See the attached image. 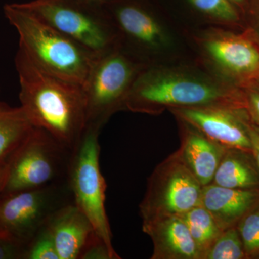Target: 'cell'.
Wrapping results in <instances>:
<instances>
[{"label":"cell","instance_id":"obj_6","mask_svg":"<svg viewBox=\"0 0 259 259\" xmlns=\"http://www.w3.org/2000/svg\"><path fill=\"white\" fill-rule=\"evenodd\" d=\"M228 101L227 94L212 83L180 75L148 71L138 75L126 107L133 111L151 112L161 106L229 107Z\"/></svg>","mask_w":259,"mask_h":259},{"label":"cell","instance_id":"obj_27","mask_svg":"<svg viewBox=\"0 0 259 259\" xmlns=\"http://www.w3.org/2000/svg\"><path fill=\"white\" fill-rule=\"evenodd\" d=\"M10 159L8 161L0 163V196L3 194L7 179H8V172H9Z\"/></svg>","mask_w":259,"mask_h":259},{"label":"cell","instance_id":"obj_1","mask_svg":"<svg viewBox=\"0 0 259 259\" xmlns=\"http://www.w3.org/2000/svg\"><path fill=\"white\" fill-rule=\"evenodd\" d=\"M15 61L20 107L32 125L73 151L87 125L83 87L41 69L20 49Z\"/></svg>","mask_w":259,"mask_h":259},{"label":"cell","instance_id":"obj_20","mask_svg":"<svg viewBox=\"0 0 259 259\" xmlns=\"http://www.w3.org/2000/svg\"><path fill=\"white\" fill-rule=\"evenodd\" d=\"M246 258L238 228H228L221 233L203 259H242Z\"/></svg>","mask_w":259,"mask_h":259},{"label":"cell","instance_id":"obj_13","mask_svg":"<svg viewBox=\"0 0 259 259\" xmlns=\"http://www.w3.org/2000/svg\"><path fill=\"white\" fill-rule=\"evenodd\" d=\"M47 227L60 259H79L88 238L95 232L90 220L74 203L54 213Z\"/></svg>","mask_w":259,"mask_h":259},{"label":"cell","instance_id":"obj_28","mask_svg":"<svg viewBox=\"0 0 259 259\" xmlns=\"http://www.w3.org/2000/svg\"><path fill=\"white\" fill-rule=\"evenodd\" d=\"M249 107L252 113L259 122V93H252L249 97Z\"/></svg>","mask_w":259,"mask_h":259},{"label":"cell","instance_id":"obj_19","mask_svg":"<svg viewBox=\"0 0 259 259\" xmlns=\"http://www.w3.org/2000/svg\"><path fill=\"white\" fill-rule=\"evenodd\" d=\"M181 217L187 225L203 259L206 252L221 236L223 230L212 214L201 204L191 209Z\"/></svg>","mask_w":259,"mask_h":259},{"label":"cell","instance_id":"obj_29","mask_svg":"<svg viewBox=\"0 0 259 259\" xmlns=\"http://www.w3.org/2000/svg\"><path fill=\"white\" fill-rule=\"evenodd\" d=\"M81 3H88V4L95 5H104L110 3L112 0H77Z\"/></svg>","mask_w":259,"mask_h":259},{"label":"cell","instance_id":"obj_4","mask_svg":"<svg viewBox=\"0 0 259 259\" xmlns=\"http://www.w3.org/2000/svg\"><path fill=\"white\" fill-rule=\"evenodd\" d=\"M72 150L44 129L34 127L10 158L3 194L40 188L68 180Z\"/></svg>","mask_w":259,"mask_h":259},{"label":"cell","instance_id":"obj_25","mask_svg":"<svg viewBox=\"0 0 259 259\" xmlns=\"http://www.w3.org/2000/svg\"><path fill=\"white\" fill-rule=\"evenodd\" d=\"M27 245L0 235V259H25Z\"/></svg>","mask_w":259,"mask_h":259},{"label":"cell","instance_id":"obj_3","mask_svg":"<svg viewBox=\"0 0 259 259\" xmlns=\"http://www.w3.org/2000/svg\"><path fill=\"white\" fill-rule=\"evenodd\" d=\"M22 5L95 57L118 46L117 30L102 5L77 0H32Z\"/></svg>","mask_w":259,"mask_h":259},{"label":"cell","instance_id":"obj_7","mask_svg":"<svg viewBox=\"0 0 259 259\" xmlns=\"http://www.w3.org/2000/svg\"><path fill=\"white\" fill-rule=\"evenodd\" d=\"M74 203L68 180L40 188L2 194L0 235L28 245L54 213Z\"/></svg>","mask_w":259,"mask_h":259},{"label":"cell","instance_id":"obj_22","mask_svg":"<svg viewBox=\"0 0 259 259\" xmlns=\"http://www.w3.org/2000/svg\"><path fill=\"white\" fill-rule=\"evenodd\" d=\"M25 259H60L47 224L29 241Z\"/></svg>","mask_w":259,"mask_h":259},{"label":"cell","instance_id":"obj_16","mask_svg":"<svg viewBox=\"0 0 259 259\" xmlns=\"http://www.w3.org/2000/svg\"><path fill=\"white\" fill-rule=\"evenodd\" d=\"M206 49L218 64L234 74H250L259 67V51L240 37H212L206 42Z\"/></svg>","mask_w":259,"mask_h":259},{"label":"cell","instance_id":"obj_18","mask_svg":"<svg viewBox=\"0 0 259 259\" xmlns=\"http://www.w3.org/2000/svg\"><path fill=\"white\" fill-rule=\"evenodd\" d=\"M33 128L21 107L0 102V163L11 158Z\"/></svg>","mask_w":259,"mask_h":259},{"label":"cell","instance_id":"obj_2","mask_svg":"<svg viewBox=\"0 0 259 259\" xmlns=\"http://www.w3.org/2000/svg\"><path fill=\"white\" fill-rule=\"evenodd\" d=\"M5 17L18 32L19 49L37 66L84 86L95 57L22 4L6 5Z\"/></svg>","mask_w":259,"mask_h":259},{"label":"cell","instance_id":"obj_26","mask_svg":"<svg viewBox=\"0 0 259 259\" xmlns=\"http://www.w3.org/2000/svg\"><path fill=\"white\" fill-rule=\"evenodd\" d=\"M248 131L251 141L252 155L254 158L255 164L259 171V132L250 126H248Z\"/></svg>","mask_w":259,"mask_h":259},{"label":"cell","instance_id":"obj_15","mask_svg":"<svg viewBox=\"0 0 259 259\" xmlns=\"http://www.w3.org/2000/svg\"><path fill=\"white\" fill-rule=\"evenodd\" d=\"M226 148L199 131H189L179 151L181 157L202 187L212 183Z\"/></svg>","mask_w":259,"mask_h":259},{"label":"cell","instance_id":"obj_23","mask_svg":"<svg viewBox=\"0 0 259 259\" xmlns=\"http://www.w3.org/2000/svg\"><path fill=\"white\" fill-rule=\"evenodd\" d=\"M189 2L197 10L214 18L228 21L238 19L236 10L229 0H189Z\"/></svg>","mask_w":259,"mask_h":259},{"label":"cell","instance_id":"obj_30","mask_svg":"<svg viewBox=\"0 0 259 259\" xmlns=\"http://www.w3.org/2000/svg\"><path fill=\"white\" fill-rule=\"evenodd\" d=\"M231 1L235 2V3H241L243 0H231Z\"/></svg>","mask_w":259,"mask_h":259},{"label":"cell","instance_id":"obj_11","mask_svg":"<svg viewBox=\"0 0 259 259\" xmlns=\"http://www.w3.org/2000/svg\"><path fill=\"white\" fill-rule=\"evenodd\" d=\"M200 204L225 231L235 227L242 218L259 206V188H228L209 184L202 187Z\"/></svg>","mask_w":259,"mask_h":259},{"label":"cell","instance_id":"obj_10","mask_svg":"<svg viewBox=\"0 0 259 259\" xmlns=\"http://www.w3.org/2000/svg\"><path fill=\"white\" fill-rule=\"evenodd\" d=\"M173 111L219 146L252 154L249 125L230 107H175Z\"/></svg>","mask_w":259,"mask_h":259},{"label":"cell","instance_id":"obj_14","mask_svg":"<svg viewBox=\"0 0 259 259\" xmlns=\"http://www.w3.org/2000/svg\"><path fill=\"white\" fill-rule=\"evenodd\" d=\"M116 30L135 45L145 49L161 47L164 35L159 23L142 7L132 3L114 6L107 13Z\"/></svg>","mask_w":259,"mask_h":259},{"label":"cell","instance_id":"obj_24","mask_svg":"<svg viewBox=\"0 0 259 259\" xmlns=\"http://www.w3.org/2000/svg\"><path fill=\"white\" fill-rule=\"evenodd\" d=\"M120 258L115 249L107 245L95 232L92 233L81 250L79 259Z\"/></svg>","mask_w":259,"mask_h":259},{"label":"cell","instance_id":"obj_12","mask_svg":"<svg viewBox=\"0 0 259 259\" xmlns=\"http://www.w3.org/2000/svg\"><path fill=\"white\" fill-rule=\"evenodd\" d=\"M153 243V259H200L202 253L181 216L143 222Z\"/></svg>","mask_w":259,"mask_h":259},{"label":"cell","instance_id":"obj_9","mask_svg":"<svg viewBox=\"0 0 259 259\" xmlns=\"http://www.w3.org/2000/svg\"><path fill=\"white\" fill-rule=\"evenodd\" d=\"M202 186L180 153L157 167L148 182L140 205L143 222L170 216H181L200 204Z\"/></svg>","mask_w":259,"mask_h":259},{"label":"cell","instance_id":"obj_8","mask_svg":"<svg viewBox=\"0 0 259 259\" xmlns=\"http://www.w3.org/2000/svg\"><path fill=\"white\" fill-rule=\"evenodd\" d=\"M118 46L97 56L83 86L87 125L102 128L126 100L137 77L138 66ZM86 125V126H87Z\"/></svg>","mask_w":259,"mask_h":259},{"label":"cell","instance_id":"obj_17","mask_svg":"<svg viewBox=\"0 0 259 259\" xmlns=\"http://www.w3.org/2000/svg\"><path fill=\"white\" fill-rule=\"evenodd\" d=\"M250 155L245 151L227 149L214 174V184L228 188H259V171Z\"/></svg>","mask_w":259,"mask_h":259},{"label":"cell","instance_id":"obj_21","mask_svg":"<svg viewBox=\"0 0 259 259\" xmlns=\"http://www.w3.org/2000/svg\"><path fill=\"white\" fill-rule=\"evenodd\" d=\"M237 228L246 258L259 257V206L242 218Z\"/></svg>","mask_w":259,"mask_h":259},{"label":"cell","instance_id":"obj_5","mask_svg":"<svg viewBox=\"0 0 259 259\" xmlns=\"http://www.w3.org/2000/svg\"><path fill=\"white\" fill-rule=\"evenodd\" d=\"M100 127L87 125L71 155L68 182L74 204L87 216L95 233L113 248L105 209L106 182L100 166Z\"/></svg>","mask_w":259,"mask_h":259}]
</instances>
